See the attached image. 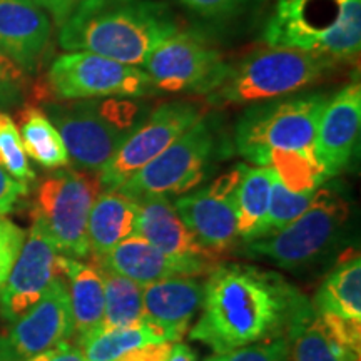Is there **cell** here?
<instances>
[{
  "label": "cell",
  "mask_w": 361,
  "mask_h": 361,
  "mask_svg": "<svg viewBox=\"0 0 361 361\" xmlns=\"http://www.w3.org/2000/svg\"><path fill=\"white\" fill-rule=\"evenodd\" d=\"M348 216V201L336 188L323 184L316 189L308 209L286 228L243 243V256L268 259L291 271L308 268L336 245Z\"/></svg>",
  "instance_id": "6"
},
{
  "label": "cell",
  "mask_w": 361,
  "mask_h": 361,
  "mask_svg": "<svg viewBox=\"0 0 361 361\" xmlns=\"http://www.w3.org/2000/svg\"><path fill=\"white\" fill-rule=\"evenodd\" d=\"M64 258L47 233L32 223L6 281L0 284V322H16L64 276Z\"/></svg>",
  "instance_id": "15"
},
{
  "label": "cell",
  "mask_w": 361,
  "mask_h": 361,
  "mask_svg": "<svg viewBox=\"0 0 361 361\" xmlns=\"http://www.w3.org/2000/svg\"><path fill=\"white\" fill-rule=\"evenodd\" d=\"M204 361H226V353H213L207 356Z\"/></svg>",
  "instance_id": "41"
},
{
  "label": "cell",
  "mask_w": 361,
  "mask_h": 361,
  "mask_svg": "<svg viewBox=\"0 0 361 361\" xmlns=\"http://www.w3.org/2000/svg\"><path fill=\"white\" fill-rule=\"evenodd\" d=\"M94 263H97L102 269L129 278L139 286H146L168 278L207 276L219 264V259L173 258L149 245L144 238L133 234Z\"/></svg>",
  "instance_id": "16"
},
{
  "label": "cell",
  "mask_w": 361,
  "mask_h": 361,
  "mask_svg": "<svg viewBox=\"0 0 361 361\" xmlns=\"http://www.w3.org/2000/svg\"><path fill=\"white\" fill-rule=\"evenodd\" d=\"M179 2L207 19H228L245 12L259 0H179Z\"/></svg>",
  "instance_id": "35"
},
{
  "label": "cell",
  "mask_w": 361,
  "mask_h": 361,
  "mask_svg": "<svg viewBox=\"0 0 361 361\" xmlns=\"http://www.w3.org/2000/svg\"><path fill=\"white\" fill-rule=\"evenodd\" d=\"M59 29L64 51L134 67H142L157 44L178 32L168 8L151 0H80Z\"/></svg>",
  "instance_id": "2"
},
{
  "label": "cell",
  "mask_w": 361,
  "mask_h": 361,
  "mask_svg": "<svg viewBox=\"0 0 361 361\" xmlns=\"http://www.w3.org/2000/svg\"><path fill=\"white\" fill-rule=\"evenodd\" d=\"M64 279L69 291L74 340L78 345L102 329L104 278L97 263L64 258Z\"/></svg>",
  "instance_id": "22"
},
{
  "label": "cell",
  "mask_w": 361,
  "mask_h": 361,
  "mask_svg": "<svg viewBox=\"0 0 361 361\" xmlns=\"http://www.w3.org/2000/svg\"><path fill=\"white\" fill-rule=\"evenodd\" d=\"M134 201L137 202L134 234L156 250L179 259H219L197 241L168 196H146Z\"/></svg>",
  "instance_id": "21"
},
{
  "label": "cell",
  "mask_w": 361,
  "mask_h": 361,
  "mask_svg": "<svg viewBox=\"0 0 361 361\" xmlns=\"http://www.w3.org/2000/svg\"><path fill=\"white\" fill-rule=\"evenodd\" d=\"M361 323L313 311L288 336V361H360Z\"/></svg>",
  "instance_id": "20"
},
{
  "label": "cell",
  "mask_w": 361,
  "mask_h": 361,
  "mask_svg": "<svg viewBox=\"0 0 361 361\" xmlns=\"http://www.w3.org/2000/svg\"><path fill=\"white\" fill-rule=\"evenodd\" d=\"M166 361H197V355L186 343L176 341L171 346L169 356Z\"/></svg>",
  "instance_id": "40"
},
{
  "label": "cell",
  "mask_w": 361,
  "mask_h": 361,
  "mask_svg": "<svg viewBox=\"0 0 361 361\" xmlns=\"http://www.w3.org/2000/svg\"><path fill=\"white\" fill-rule=\"evenodd\" d=\"M268 166L279 183L295 192H314L329 179L314 149H273Z\"/></svg>",
  "instance_id": "28"
},
{
  "label": "cell",
  "mask_w": 361,
  "mask_h": 361,
  "mask_svg": "<svg viewBox=\"0 0 361 361\" xmlns=\"http://www.w3.org/2000/svg\"><path fill=\"white\" fill-rule=\"evenodd\" d=\"M0 168L25 186L35 180V171L27 157L19 128L6 111H0Z\"/></svg>",
  "instance_id": "30"
},
{
  "label": "cell",
  "mask_w": 361,
  "mask_h": 361,
  "mask_svg": "<svg viewBox=\"0 0 361 361\" xmlns=\"http://www.w3.org/2000/svg\"><path fill=\"white\" fill-rule=\"evenodd\" d=\"M25 72L0 51V111L20 106L25 99Z\"/></svg>",
  "instance_id": "32"
},
{
  "label": "cell",
  "mask_w": 361,
  "mask_h": 361,
  "mask_svg": "<svg viewBox=\"0 0 361 361\" xmlns=\"http://www.w3.org/2000/svg\"><path fill=\"white\" fill-rule=\"evenodd\" d=\"M166 341L164 336L144 322L134 328L99 331L80 343L84 361H117L129 351Z\"/></svg>",
  "instance_id": "29"
},
{
  "label": "cell",
  "mask_w": 361,
  "mask_h": 361,
  "mask_svg": "<svg viewBox=\"0 0 361 361\" xmlns=\"http://www.w3.org/2000/svg\"><path fill=\"white\" fill-rule=\"evenodd\" d=\"M204 116L200 104L173 101L156 107L128 135L106 168L99 173L104 191H116L144 166L156 159Z\"/></svg>",
  "instance_id": "11"
},
{
  "label": "cell",
  "mask_w": 361,
  "mask_h": 361,
  "mask_svg": "<svg viewBox=\"0 0 361 361\" xmlns=\"http://www.w3.org/2000/svg\"><path fill=\"white\" fill-rule=\"evenodd\" d=\"M313 308L316 313L335 314L351 323H361V258L358 255L343 259L329 271Z\"/></svg>",
  "instance_id": "24"
},
{
  "label": "cell",
  "mask_w": 361,
  "mask_h": 361,
  "mask_svg": "<svg viewBox=\"0 0 361 361\" xmlns=\"http://www.w3.org/2000/svg\"><path fill=\"white\" fill-rule=\"evenodd\" d=\"M101 192L99 173L56 169L35 189L32 223H37L51 236L62 256L87 259L89 214Z\"/></svg>",
  "instance_id": "8"
},
{
  "label": "cell",
  "mask_w": 361,
  "mask_h": 361,
  "mask_svg": "<svg viewBox=\"0 0 361 361\" xmlns=\"http://www.w3.org/2000/svg\"><path fill=\"white\" fill-rule=\"evenodd\" d=\"M37 4L44 11H47L52 20L61 27L69 19V16L79 6L80 0H37Z\"/></svg>",
  "instance_id": "39"
},
{
  "label": "cell",
  "mask_w": 361,
  "mask_h": 361,
  "mask_svg": "<svg viewBox=\"0 0 361 361\" xmlns=\"http://www.w3.org/2000/svg\"><path fill=\"white\" fill-rule=\"evenodd\" d=\"M44 112L61 134L75 169L101 173L142 123L146 107L128 97L44 102Z\"/></svg>",
  "instance_id": "4"
},
{
  "label": "cell",
  "mask_w": 361,
  "mask_h": 361,
  "mask_svg": "<svg viewBox=\"0 0 361 361\" xmlns=\"http://www.w3.org/2000/svg\"><path fill=\"white\" fill-rule=\"evenodd\" d=\"M204 296V281L197 276L168 278L142 286L144 322L166 341H179L191 329Z\"/></svg>",
  "instance_id": "19"
},
{
  "label": "cell",
  "mask_w": 361,
  "mask_h": 361,
  "mask_svg": "<svg viewBox=\"0 0 361 361\" xmlns=\"http://www.w3.org/2000/svg\"><path fill=\"white\" fill-rule=\"evenodd\" d=\"M47 82L59 101L137 99L159 92L141 67L123 64L90 52H67L59 56L49 69Z\"/></svg>",
  "instance_id": "9"
},
{
  "label": "cell",
  "mask_w": 361,
  "mask_h": 361,
  "mask_svg": "<svg viewBox=\"0 0 361 361\" xmlns=\"http://www.w3.org/2000/svg\"><path fill=\"white\" fill-rule=\"evenodd\" d=\"M336 61L290 47H268L228 66L224 79L207 94L214 104H258L308 87L335 67Z\"/></svg>",
  "instance_id": "5"
},
{
  "label": "cell",
  "mask_w": 361,
  "mask_h": 361,
  "mask_svg": "<svg viewBox=\"0 0 361 361\" xmlns=\"http://www.w3.org/2000/svg\"><path fill=\"white\" fill-rule=\"evenodd\" d=\"M25 231L13 221L0 216V284L6 281L22 250Z\"/></svg>",
  "instance_id": "33"
},
{
  "label": "cell",
  "mask_w": 361,
  "mask_h": 361,
  "mask_svg": "<svg viewBox=\"0 0 361 361\" xmlns=\"http://www.w3.org/2000/svg\"><path fill=\"white\" fill-rule=\"evenodd\" d=\"M226 361H288V338H273L229 351Z\"/></svg>",
  "instance_id": "34"
},
{
  "label": "cell",
  "mask_w": 361,
  "mask_h": 361,
  "mask_svg": "<svg viewBox=\"0 0 361 361\" xmlns=\"http://www.w3.org/2000/svg\"><path fill=\"white\" fill-rule=\"evenodd\" d=\"M246 164L221 174L209 186L184 194L174 201L180 219L197 241L214 255L231 250L238 234V188Z\"/></svg>",
  "instance_id": "14"
},
{
  "label": "cell",
  "mask_w": 361,
  "mask_h": 361,
  "mask_svg": "<svg viewBox=\"0 0 361 361\" xmlns=\"http://www.w3.org/2000/svg\"><path fill=\"white\" fill-rule=\"evenodd\" d=\"M276 174L269 166L247 168L238 188V234L243 243L268 234L271 189Z\"/></svg>",
  "instance_id": "25"
},
{
  "label": "cell",
  "mask_w": 361,
  "mask_h": 361,
  "mask_svg": "<svg viewBox=\"0 0 361 361\" xmlns=\"http://www.w3.org/2000/svg\"><path fill=\"white\" fill-rule=\"evenodd\" d=\"M19 133L27 157L45 169H62L69 164V154L56 126L44 109L27 106L19 112Z\"/></svg>",
  "instance_id": "26"
},
{
  "label": "cell",
  "mask_w": 361,
  "mask_h": 361,
  "mask_svg": "<svg viewBox=\"0 0 361 361\" xmlns=\"http://www.w3.org/2000/svg\"><path fill=\"white\" fill-rule=\"evenodd\" d=\"M137 202L121 191H104L94 202L87 223L90 259H101L121 241L133 236Z\"/></svg>",
  "instance_id": "23"
},
{
  "label": "cell",
  "mask_w": 361,
  "mask_h": 361,
  "mask_svg": "<svg viewBox=\"0 0 361 361\" xmlns=\"http://www.w3.org/2000/svg\"><path fill=\"white\" fill-rule=\"evenodd\" d=\"M142 67L159 92L211 94L228 72L219 51L194 32L169 35L152 49Z\"/></svg>",
  "instance_id": "12"
},
{
  "label": "cell",
  "mask_w": 361,
  "mask_h": 361,
  "mask_svg": "<svg viewBox=\"0 0 361 361\" xmlns=\"http://www.w3.org/2000/svg\"><path fill=\"white\" fill-rule=\"evenodd\" d=\"M361 124V87L353 82L328 97L314 139V154L331 178L348 164Z\"/></svg>",
  "instance_id": "17"
},
{
  "label": "cell",
  "mask_w": 361,
  "mask_h": 361,
  "mask_svg": "<svg viewBox=\"0 0 361 361\" xmlns=\"http://www.w3.org/2000/svg\"><path fill=\"white\" fill-rule=\"evenodd\" d=\"M314 308L281 274L258 266L219 263L204 281L201 316L189 338L214 353L288 338Z\"/></svg>",
  "instance_id": "1"
},
{
  "label": "cell",
  "mask_w": 361,
  "mask_h": 361,
  "mask_svg": "<svg viewBox=\"0 0 361 361\" xmlns=\"http://www.w3.org/2000/svg\"><path fill=\"white\" fill-rule=\"evenodd\" d=\"M29 194V186L19 183L0 168V216L12 213L20 197Z\"/></svg>",
  "instance_id": "36"
},
{
  "label": "cell",
  "mask_w": 361,
  "mask_h": 361,
  "mask_svg": "<svg viewBox=\"0 0 361 361\" xmlns=\"http://www.w3.org/2000/svg\"><path fill=\"white\" fill-rule=\"evenodd\" d=\"M328 96L273 99L247 107L234 130L238 152L256 166H268L273 149H313Z\"/></svg>",
  "instance_id": "7"
},
{
  "label": "cell",
  "mask_w": 361,
  "mask_h": 361,
  "mask_svg": "<svg viewBox=\"0 0 361 361\" xmlns=\"http://www.w3.org/2000/svg\"><path fill=\"white\" fill-rule=\"evenodd\" d=\"M74 335L64 276L54 279L32 308L0 331V361H29Z\"/></svg>",
  "instance_id": "13"
},
{
  "label": "cell",
  "mask_w": 361,
  "mask_h": 361,
  "mask_svg": "<svg viewBox=\"0 0 361 361\" xmlns=\"http://www.w3.org/2000/svg\"><path fill=\"white\" fill-rule=\"evenodd\" d=\"M101 268V266H99ZM104 322L101 331L134 328L144 323L142 286L129 278L102 269Z\"/></svg>",
  "instance_id": "27"
},
{
  "label": "cell",
  "mask_w": 361,
  "mask_h": 361,
  "mask_svg": "<svg viewBox=\"0 0 361 361\" xmlns=\"http://www.w3.org/2000/svg\"><path fill=\"white\" fill-rule=\"evenodd\" d=\"M263 39L269 47L355 61L361 49V0H278Z\"/></svg>",
  "instance_id": "3"
},
{
  "label": "cell",
  "mask_w": 361,
  "mask_h": 361,
  "mask_svg": "<svg viewBox=\"0 0 361 361\" xmlns=\"http://www.w3.org/2000/svg\"><path fill=\"white\" fill-rule=\"evenodd\" d=\"M171 346H173V343L169 341L154 343V345H147L142 346V348L129 351L117 361H166L169 356Z\"/></svg>",
  "instance_id": "38"
},
{
  "label": "cell",
  "mask_w": 361,
  "mask_h": 361,
  "mask_svg": "<svg viewBox=\"0 0 361 361\" xmlns=\"http://www.w3.org/2000/svg\"><path fill=\"white\" fill-rule=\"evenodd\" d=\"M213 151V130L201 119L116 191L133 200L188 192L204 179Z\"/></svg>",
  "instance_id": "10"
},
{
  "label": "cell",
  "mask_w": 361,
  "mask_h": 361,
  "mask_svg": "<svg viewBox=\"0 0 361 361\" xmlns=\"http://www.w3.org/2000/svg\"><path fill=\"white\" fill-rule=\"evenodd\" d=\"M316 192V191H314ZM314 192H295L284 188L278 178H274L273 189H271L269 214H268V234L276 233L286 228L296 218L308 209L313 201ZM266 234V236H268Z\"/></svg>",
  "instance_id": "31"
},
{
  "label": "cell",
  "mask_w": 361,
  "mask_h": 361,
  "mask_svg": "<svg viewBox=\"0 0 361 361\" xmlns=\"http://www.w3.org/2000/svg\"><path fill=\"white\" fill-rule=\"evenodd\" d=\"M29 361H84V355L80 346L74 340H67L54 348L34 356Z\"/></svg>",
  "instance_id": "37"
},
{
  "label": "cell",
  "mask_w": 361,
  "mask_h": 361,
  "mask_svg": "<svg viewBox=\"0 0 361 361\" xmlns=\"http://www.w3.org/2000/svg\"><path fill=\"white\" fill-rule=\"evenodd\" d=\"M52 25L37 0H0V51L25 74L42 64Z\"/></svg>",
  "instance_id": "18"
}]
</instances>
